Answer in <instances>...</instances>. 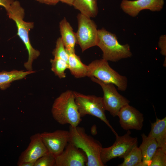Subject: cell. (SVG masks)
Wrapping results in <instances>:
<instances>
[{
  "label": "cell",
  "mask_w": 166,
  "mask_h": 166,
  "mask_svg": "<svg viewBox=\"0 0 166 166\" xmlns=\"http://www.w3.org/2000/svg\"><path fill=\"white\" fill-rule=\"evenodd\" d=\"M6 11L9 18L15 22L17 28V34L28 51V59L24 63V66L27 71H32L33 63L40 54L39 51L33 47L29 39V32L33 28L34 23L24 20L25 10L18 1L14 0Z\"/></svg>",
  "instance_id": "obj_1"
},
{
  "label": "cell",
  "mask_w": 166,
  "mask_h": 166,
  "mask_svg": "<svg viewBox=\"0 0 166 166\" xmlns=\"http://www.w3.org/2000/svg\"><path fill=\"white\" fill-rule=\"evenodd\" d=\"M37 1L42 4L48 5H54L57 4L59 0H35Z\"/></svg>",
  "instance_id": "obj_28"
},
{
  "label": "cell",
  "mask_w": 166,
  "mask_h": 166,
  "mask_svg": "<svg viewBox=\"0 0 166 166\" xmlns=\"http://www.w3.org/2000/svg\"><path fill=\"white\" fill-rule=\"evenodd\" d=\"M164 4V0H123L120 6L125 13L132 17H135L144 10H149L152 11H160Z\"/></svg>",
  "instance_id": "obj_14"
},
{
  "label": "cell",
  "mask_w": 166,
  "mask_h": 166,
  "mask_svg": "<svg viewBox=\"0 0 166 166\" xmlns=\"http://www.w3.org/2000/svg\"><path fill=\"white\" fill-rule=\"evenodd\" d=\"M68 63V69L71 73L76 78L87 76L88 65L83 64L79 57L75 53H69Z\"/></svg>",
  "instance_id": "obj_19"
},
{
  "label": "cell",
  "mask_w": 166,
  "mask_h": 166,
  "mask_svg": "<svg viewBox=\"0 0 166 166\" xmlns=\"http://www.w3.org/2000/svg\"><path fill=\"white\" fill-rule=\"evenodd\" d=\"M49 153L42 139L40 133H35L30 137L29 145L20 155L17 165L19 166L25 162L34 164L39 158Z\"/></svg>",
  "instance_id": "obj_12"
},
{
  "label": "cell",
  "mask_w": 166,
  "mask_h": 166,
  "mask_svg": "<svg viewBox=\"0 0 166 166\" xmlns=\"http://www.w3.org/2000/svg\"><path fill=\"white\" fill-rule=\"evenodd\" d=\"M52 53L54 57L61 59L68 62L69 55L61 37L57 39Z\"/></svg>",
  "instance_id": "obj_23"
},
{
  "label": "cell",
  "mask_w": 166,
  "mask_h": 166,
  "mask_svg": "<svg viewBox=\"0 0 166 166\" xmlns=\"http://www.w3.org/2000/svg\"><path fill=\"white\" fill-rule=\"evenodd\" d=\"M87 76L93 77L104 82L113 84L120 91H125L127 87L126 77L113 69L108 61L103 58L93 61L88 65Z\"/></svg>",
  "instance_id": "obj_5"
},
{
  "label": "cell",
  "mask_w": 166,
  "mask_h": 166,
  "mask_svg": "<svg viewBox=\"0 0 166 166\" xmlns=\"http://www.w3.org/2000/svg\"><path fill=\"white\" fill-rule=\"evenodd\" d=\"M166 36L163 35L160 38L158 43V45L160 49V53L163 56L166 55Z\"/></svg>",
  "instance_id": "obj_26"
},
{
  "label": "cell",
  "mask_w": 166,
  "mask_h": 166,
  "mask_svg": "<svg viewBox=\"0 0 166 166\" xmlns=\"http://www.w3.org/2000/svg\"><path fill=\"white\" fill-rule=\"evenodd\" d=\"M78 30L75 33L77 43L80 47L82 52L87 49L97 46L98 30L95 22L81 13L77 16Z\"/></svg>",
  "instance_id": "obj_8"
},
{
  "label": "cell",
  "mask_w": 166,
  "mask_h": 166,
  "mask_svg": "<svg viewBox=\"0 0 166 166\" xmlns=\"http://www.w3.org/2000/svg\"><path fill=\"white\" fill-rule=\"evenodd\" d=\"M117 116L121 127L125 130H141L143 126V114L134 107L128 104L122 107Z\"/></svg>",
  "instance_id": "obj_13"
},
{
  "label": "cell",
  "mask_w": 166,
  "mask_h": 166,
  "mask_svg": "<svg viewBox=\"0 0 166 166\" xmlns=\"http://www.w3.org/2000/svg\"><path fill=\"white\" fill-rule=\"evenodd\" d=\"M118 166H143L140 150L137 145L134 146L124 158Z\"/></svg>",
  "instance_id": "obj_21"
},
{
  "label": "cell",
  "mask_w": 166,
  "mask_h": 166,
  "mask_svg": "<svg viewBox=\"0 0 166 166\" xmlns=\"http://www.w3.org/2000/svg\"><path fill=\"white\" fill-rule=\"evenodd\" d=\"M131 132L128 130L126 133L122 136L116 135V139L114 144L107 148H102L100 158L105 165L111 159L119 157L124 158L132 149L138 144V138L130 136Z\"/></svg>",
  "instance_id": "obj_7"
},
{
  "label": "cell",
  "mask_w": 166,
  "mask_h": 166,
  "mask_svg": "<svg viewBox=\"0 0 166 166\" xmlns=\"http://www.w3.org/2000/svg\"><path fill=\"white\" fill-rule=\"evenodd\" d=\"M55 157V166H84L87 161L84 152L70 143L61 154Z\"/></svg>",
  "instance_id": "obj_11"
},
{
  "label": "cell",
  "mask_w": 166,
  "mask_h": 166,
  "mask_svg": "<svg viewBox=\"0 0 166 166\" xmlns=\"http://www.w3.org/2000/svg\"><path fill=\"white\" fill-rule=\"evenodd\" d=\"M14 0H0V6L4 7L6 10L10 6Z\"/></svg>",
  "instance_id": "obj_27"
},
{
  "label": "cell",
  "mask_w": 166,
  "mask_h": 166,
  "mask_svg": "<svg viewBox=\"0 0 166 166\" xmlns=\"http://www.w3.org/2000/svg\"><path fill=\"white\" fill-rule=\"evenodd\" d=\"M55 158L54 156L49 153L38 159L34 166H55Z\"/></svg>",
  "instance_id": "obj_25"
},
{
  "label": "cell",
  "mask_w": 166,
  "mask_h": 166,
  "mask_svg": "<svg viewBox=\"0 0 166 166\" xmlns=\"http://www.w3.org/2000/svg\"><path fill=\"white\" fill-rule=\"evenodd\" d=\"M73 6L81 14L90 18L95 17L98 14L97 0H75Z\"/></svg>",
  "instance_id": "obj_20"
},
{
  "label": "cell",
  "mask_w": 166,
  "mask_h": 166,
  "mask_svg": "<svg viewBox=\"0 0 166 166\" xmlns=\"http://www.w3.org/2000/svg\"><path fill=\"white\" fill-rule=\"evenodd\" d=\"M156 140L158 148L166 152V117L160 119L156 118L153 123H151V130L148 136Z\"/></svg>",
  "instance_id": "obj_16"
},
{
  "label": "cell",
  "mask_w": 166,
  "mask_h": 166,
  "mask_svg": "<svg viewBox=\"0 0 166 166\" xmlns=\"http://www.w3.org/2000/svg\"><path fill=\"white\" fill-rule=\"evenodd\" d=\"M70 143L81 149L85 154L87 161V166H104L100 158L103 148L101 143L87 135L83 127L70 125L69 131Z\"/></svg>",
  "instance_id": "obj_3"
},
{
  "label": "cell",
  "mask_w": 166,
  "mask_h": 166,
  "mask_svg": "<svg viewBox=\"0 0 166 166\" xmlns=\"http://www.w3.org/2000/svg\"><path fill=\"white\" fill-rule=\"evenodd\" d=\"M51 113L54 119L62 125L69 124L75 127L82 120L75 101L73 91L70 90L62 93L55 99Z\"/></svg>",
  "instance_id": "obj_2"
},
{
  "label": "cell",
  "mask_w": 166,
  "mask_h": 166,
  "mask_svg": "<svg viewBox=\"0 0 166 166\" xmlns=\"http://www.w3.org/2000/svg\"><path fill=\"white\" fill-rule=\"evenodd\" d=\"M42 139L49 152L55 156L61 154L69 143V131L57 130L53 132L40 133Z\"/></svg>",
  "instance_id": "obj_10"
},
{
  "label": "cell",
  "mask_w": 166,
  "mask_h": 166,
  "mask_svg": "<svg viewBox=\"0 0 166 166\" xmlns=\"http://www.w3.org/2000/svg\"><path fill=\"white\" fill-rule=\"evenodd\" d=\"M35 71L13 70L0 72V89L4 90L10 86L13 82L25 78L27 75L34 73Z\"/></svg>",
  "instance_id": "obj_18"
},
{
  "label": "cell",
  "mask_w": 166,
  "mask_h": 166,
  "mask_svg": "<svg viewBox=\"0 0 166 166\" xmlns=\"http://www.w3.org/2000/svg\"><path fill=\"white\" fill-rule=\"evenodd\" d=\"M34 164L28 162H25L21 164L19 166H34Z\"/></svg>",
  "instance_id": "obj_30"
},
{
  "label": "cell",
  "mask_w": 166,
  "mask_h": 166,
  "mask_svg": "<svg viewBox=\"0 0 166 166\" xmlns=\"http://www.w3.org/2000/svg\"><path fill=\"white\" fill-rule=\"evenodd\" d=\"M97 46L103 52L102 58L108 61L116 62L132 55L128 44H120L115 34L104 28L98 30Z\"/></svg>",
  "instance_id": "obj_4"
},
{
  "label": "cell",
  "mask_w": 166,
  "mask_h": 166,
  "mask_svg": "<svg viewBox=\"0 0 166 166\" xmlns=\"http://www.w3.org/2000/svg\"><path fill=\"white\" fill-rule=\"evenodd\" d=\"M166 166V152L158 148L152 158L150 166Z\"/></svg>",
  "instance_id": "obj_24"
},
{
  "label": "cell",
  "mask_w": 166,
  "mask_h": 166,
  "mask_svg": "<svg viewBox=\"0 0 166 166\" xmlns=\"http://www.w3.org/2000/svg\"><path fill=\"white\" fill-rule=\"evenodd\" d=\"M61 38L67 52L75 53V46L77 43L76 34L71 26L64 18L59 23Z\"/></svg>",
  "instance_id": "obj_15"
},
{
  "label": "cell",
  "mask_w": 166,
  "mask_h": 166,
  "mask_svg": "<svg viewBox=\"0 0 166 166\" xmlns=\"http://www.w3.org/2000/svg\"><path fill=\"white\" fill-rule=\"evenodd\" d=\"M91 80L99 84L103 92V101L105 110L109 112L113 117L117 116L118 112L123 106L129 104L130 101L119 93L114 85L104 82L92 77Z\"/></svg>",
  "instance_id": "obj_9"
},
{
  "label": "cell",
  "mask_w": 166,
  "mask_h": 166,
  "mask_svg": "<svg viewBox=\"0 0 166 166\" xmlns=\"http://www.w3.org/2000/svg\"><path fill=\"white\" fill-rule=\"evenodd\" d=\"M73 93L75 101L81 117L87 115L96 117L105 123L115 135L117 134L107 119L102 97L84 95L74 91Z\"/></svg>",
  "instance_id": "obj_6"
},
{
  "label": "cell",
  "mask_w": 166,
  "mask_h": 166,
  "mask_svg": "<svg viewBox=\"0 0 166 166\" xmlns=\"http://www.w3.org/2000/svg\"><path fill=\"white\" fill-rule=\"evenodd\" d=\"M63 3H65L70 6H73L75 0H59Z\"/></svg>",
  "instance_id": "obj_29"
},
{
  "label": "cell",
  "mask_w": 166,
  "mask_h": 166,
  "mask_svg": "<svg viewBox=\"0 0 166 166\" xmlns=\"http://www.w3.org/2000/svg\"><path fill=\"white\" fill-rule=\"evenodd\" d=\"M51 63V69L56 76L60 78H64L66 77L65 71L68 69L67 62L61 59L54 57L50 60Z\"/></svg>",
  "instance_id": "obj_22"
},
{
  "label": "cell",
  "mask_w": 166,
  "mask_h": 166,
  "mask_svg": "<svg viewBox=\"0 0 166 166\" xmlns=\"http://www.w3.org/2000/svg\"><path fill=\"white\" fill-rule=\"evenodd\" d=\"M141 136L142 142L139 147L142 154L143 165L150 166L152 156L158 148V144L155 139L144 133Z\"/></svg>",
  "instance_id": "obj_17"
}]
</instances>
